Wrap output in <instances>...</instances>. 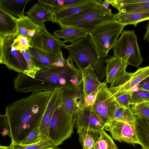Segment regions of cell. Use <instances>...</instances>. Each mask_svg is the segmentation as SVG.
<instances>
[{
	"label": "cell",
	"mask_w": 149,
	"mask_h": 149,
	"mask_svg": "<svg viewBox=\"0 0 149 149\" xmlns=\"http://www.w3.org/2000/svg\"><path fill=\"white\" fill-rule=\"evenodd\" d=\"M54 91L31 93L6 108L11 140L22 144L32 130L39 127Z\"/></svg>",
	"instance_id": "1"
},
{
	"label": "cell",
	"mask_w": 149,
	"mask_h": 149,
	"mask_svg": "<svg viewBox=\"0 0 149 149\" xmlns=\"http://www.w3.org/2000/svg\"><path fill=\"white\" fill-rule=\"evenodd\" d=\"M82 79L81 71L75 67L70 56L66 58L64 67L40 70L34 78L25 74L18 73L13 84L17 92L26 94L68 87L77 84Z\"/></svg>",
	"instance_id": "2"
},
{
	"label": "cell",
	"mask_w": 149,
	"mask_h": 149,
	"mask_svg": "<svg viewBox=\"0 0 149 149\" xmlns=\"http://www.w3.org/2000/svg\"><path fill=\"white\" fill-rule=\"evenodd\" d=\"M63 47L68 51L81 71L91 66L100 81L106 77V61L110 56L99 51L89 34L71 45L65 44Z\"/></svg>",
	"instance_id": "3"
},
{
	"label": "cell",
	"mask_w": 149,
	"mask_h": 149,
	"mask_svg": "<svg viewBox=\"0 0 149 149\" xmlns=\"http://www.w3.org/2000/svg\"><path fill=\"white\" fill-rule=\"evenodd\" d=\"M116 20V14L112 13L110 9L106 8L99 3L94 8L89 11L60 20L57 23L61 28L75 27L84 31L89 34L100 24Z\"/></svg>",
	"instance_id": "4"
},
{
	"label": "cell",
	"mask_w": 149,
	"mask_h": 149,
	"mask_svg": "<svg viewBox=\"0 0 149 149\" xmlns=\"http://www.w3.org/2000/svg\"><path fill=\"white\" fill-rule=\"evenodd\" d=\"M76 115L68 112L61 102L55 110L50 124L48 137L55 146H58L71 137Z\"/></svg>",
	"instance_id": "5"
},
{
	"label": "cell",
	"mask_w": 149,
	"mask_h": 149,
	"mask_svg": "<svg viewBox=\"0 0 149 149\" xmlns=\"http://www.w3.org/2000/svg\"><path fill=\"white\" fill-rule=\"evenodd\" d=\"M112 49L113 56L124 60L128 65L138 68L142 64L143 59L134 30L122 31Z\"/></svg>",
	"instance_id": "6"
},
{
	"label": "cell",
	"mask_w": 149,
	"mask_h": 149,
	"mask_svg": "<svg viewBox=\"0 0 149 149\" xmlns=\"http://www.w3.org/2000/svg\"><path fill=\"white\" fill-rule=\"evenodd\" d=\"M125 26L117 20L107 21L96 26L89 34L99 51L108 55Z\"/></svg>",
	"instance_id": "7"
},
{
	"label": "cell",
	"mask_w": 149,
	"mask_h": 149,
	"mask_svg": "<svg viewBox=\"0 0 149 149\" xmlns=\"http://www.w3.org/2000/svg\"><path fill=\"white\" fill-rule=\"evenodd\" d=\"M17 36L0 37V63L5 65L10 70L25 74L26 62L22 52L17 49L15 42Z\"/></svg>",
	"instance_id": "8"
},
{
	"label": "cell",
	"mask_w": 149,
	"mask_h": 149,
	"mask_svg": "<svg viewBox=\"0 0 149 149\" xmlns=\"http://www.w3.org/2000/svg\"><path fill=\"white\" fill-rule=\"evenodd\" d=\"M119 105L109 91L106 82L99 91L92 106L93 111L105 124L110 121Z\"/></svg>",
	"instance_id": "9"
},
{
	"label": "cell",
	"mask_w": 149,
	"mask_h": 149,
	"mask_svg": "<svg viewBox=\"0 0 149 149\" xmlns=\"http://www.w3.org/2000/svg\"><path fill=\"white\" fill-rule=\"evenodd\" d=\"M65 42L60 40L49 33L45 24L39 26L38 30L32 40L31 45L49 55H59L62 52Z\"/></svg>",
	"instance_id": "10"
},
{
	"label": "cell",
	"mask_w": 149,
	"mask_h": 149,
	"mask_svg": "<svg viewBox=\"0 0 149 149\" xmlns=\"http://www.w3.org/2000/svg\"><path fill=\"white\" fill-rule=\"evenodd\" d=\"M59 89L62 104L70 113L77 114L83 106L85 98L82 79L75 85Z\"/></svg>",
	"instance_id": "11"
},
{
	"label": "cell",
	"mask_w": 149,
	"mask_h": 149,
	"mask_svg": "<svg viewBox=\"0 0 149 149\" xmlns=\"http://www.w3.org/2000/svg\"><path fill=\"white\" fill-rule=\"evenodd\" d=\"M104 129L109 132L112 138L120 142L123 141L134 146L139 144L135 125L113 120L106 124Z\"/></svg>",
	"instance_id": "12"
},
{
	"label": "cell",
	"mask_w": 149,
	"mask_h": 149,
	"mask_svg": "<svg viewBox=\"0 0 149 149\" xmlns=\"http://www.w3.org/2000/svg\"><path fill=\"white\" fill-rule=\"evenodd\" d=\"M149 76V66L139 68L133 73L126 72L110 84L111 93L133 91L134 87Z\"/></svg>",
	"instance_id": "13"
},
{
	"label": "cell",
	"mask_w": 149,
	"mask_h": 149,
	"mask_svg": "<svg viewBox=\"0 0 149 149\" xmlns=\"http://www.w3.org/2000/svg\"><path fill=\"white\" fill-rule=\"evenodd\" d=\"M76 127L78 134L83 130H93L99 132L105 125L93 109L92 106H83L77 111Z\"/></svg>",
	"instance_id": "14"
},
{
	"label": "cell",
	"mask_w": 149,
	"mask_h": 149,
	"mask_svg": "<svg viewBox=\"0 0 149 149\" xmlns=\"http://www.w3.org/2000/svg\"><path fill=\"white\" fill-rule=\"evenodd\" d=\"M99 3L97 0H85L83 2L65 7L54 8L55 23L61 19L89 11Z\"/></svg>",
	"instance_id": "15"
},
{
	"label": "cell",
	"mask_w": 149,
	"mask_h": 149,
	"mask_svg": "<svg viewBox=\"0 0 149 149\" xmlns=\"http://www.w3.org/2000/svg\"><path fill=\"white\" fill-rule=\"evenodd\" d=\"M61 102L59 88L54 91L42 121L38 127L39 141L48 139L50 124L54 113Z\"/></svg>",
	"instance_id": "16"
},
{
	"label": "cell",
	"mask_w": 149,
	"mask_h": 149,
	"mask_svg": "<svg viewBox=\"0 0 149 149\" xmlns=\"http://www.w3.org/2000/svg\"><path fill=\"white\" fill-rule=\"evenodd\" d=\"M38 1L25 14L39 26L47 21L55 23L54 8L38 0Z\"/></svg>",
	"instance_id": "17"
},
{
	"label": "cell",
	"mask_w": 149,
	"mask_h": 149,
	"mask_svg": "<svg viewBox=\"0 0 149 149\" xmlns=\"http://www.w3.org/2000/svg\"><path fill=\"white\" fill-rule=\"evenodd\" d=\"M106 83L110 84L123 75L127 72L126 68L128 65L122 59L114 56H110L106 61Z\"/></svg>",
	"instance_id": "18"
},
{
	"label": "cell",
	"mask_w": 149,
	"mask_h": 149,
	"mask_svg": "<svg viewBox=\"0 0 149 149\" xmlns=\"http://www.w3.org/2000/svg\"><path fill=\"white\" fill-rule=\"evenodd\" d=\"M30 56L36 65L40 70L55 67L59 55H49L33 47L28 49Z\"/></svg>",
	"instance_id": "19"
},
{
	"label": "cell",
	"mask_w": 149,
	"mask_h": 149,
	"mask_svg": "<svg viewBox=\"0 0 149 149\" xmlns=\"http://www.w3.org/2000/svg\"><path fill=\"white\" fill-rule=\"evenodd\" d=\"M82 73L83 91L85 97L100 90L104 82L100 81L94 69L91 66L81 71Z\"/></svg>",
	"instance_id": "20"
},
{
	"label": "cell",
	"mask_w": 149,
	"mask_h": 149,
	"mask_svg": "<svg viewBox=\"0 0 149 149\" xmlns=\"http://www.w3.org/2000/svg\"><path fill=\"white\" fill-rule=\"evenodd\" d=\"M18 30L17 18L0 8V37L18 35Z\"/></svg>",
	"instance_id": "21"
},
{
	"label": "cell",
	"mask_w": 149,
	"mask_h": 149,
	"mask_svg": "<svg viewBox=\"0 0 149 149\" xmlns=\"http://www.w3.org/2000/svg\"><path fill=\"white\" fill-rule=\"evenodd\" d=\"M30 0H1L0 8L12 16L20 19L24 16V10Z\"/></svg>",
	"instance_id": "22"
},
{
	"label": "cell",
	"mask_w": 149,
	"mask_h": 149,
	"mask_svg": "<svg viewBox=\"0 0 149 149\" xmlns=\"http://www.w3.org/2000/svg\"><path fill=\"white\" fill-rule=\"evenodd\" d=\"M135 126L139 144L143 149H149V119L135 116Z\"/></svg>",
	"instance_id": "23"
},
{
	"label": "cell",
	"mask_w": 149,
	"mask_h": 149,
	"mask_svg": "<svg viewBox=\"0 0 149 149\" xmlns=\"http://www.w3.org/2000/svg\"><path fill=\"white\" fill-rule=\"evenodd\" d=\"M18 24V35L27 37L30 44L36 34L39 26L27 16L24 15L20 19L17 18Z\"/></svg>",
	"instance_id": "24"
},
{
	"label": "cell",
	"mask_w": 149,
	"mask_h": 149,
	"mask_svg": "<svg viewBox=\"0 0 149 149\" xmlns=\"http://www.w3.org/2000/svg\"><path fill=\"white\" fill-rule=\"evenodd\" d=\"M54 33L57 38L63 39L65 42H70L72 44L88 34L84 31L73 27L62 28L55 31Z\"/></svg>",
	"instance_id": "25"
},
{
	"label": "cell",
	"mask_w": 149,
	"mask_h": 149,
	"mask_svg": "<svg viewBox=\"0 0 149 149\" xmlns=\"http://www.w3.org/2000/svg\"><path fill=\"white\" fill-rule=\"evenodd\" d=\"M116 20L126 26L132 24L136 27L139 22L149 19V13H127L119 12L116 14Z\"/></svg>",
	"instance_id": "26"
},
{
	"label": "cell",
	"mask_w": 149,
	"mask_h": 149,
	"mask_svg": "<svg viewBox=\"0 0 149 149\" xmlns=\"http://www.w3.org/2000/svg\"><path fill=\"white\" fill-rule=\"evenodd\" d=\"M9 147L10 149H55L58 147L48 139L42 140L36 143L27 145L19 143L11 140Z\"/></svg>",
	"instance_id": "27"
},
{
	"label": "cell",
	"mask_w": 149,
	"mask_h": 149,
	"mask_svg": "<svg viewBox=\"0 0 149 149\" xmlns=\"http://www.w3.org/2000/svg\"><path fill=\"white\" fill-rule=\"evenodd\" d=\"M79 141L83 146L82 149H93L98 137L99 132L84 130L79 132Z\"/></svg>",
	"instance_id": "28"
},
{
	"label": "cell",
	"mask_w": 149,
	"mask_h": 149,
	"mask_svg": "<svg viewBox=\"0 0 149 149\" xmlns=\"http://www.w3.org/2000/svg\"><path fill=\"white\" fill-rule=\"evenodd\" d=\"M135 119L136 118L132 113L130 108H126L119 105L116 108L111 121H122L135 125Z\"/></svg>",
	"instance_id": "29"
},
{
	"label": "cell",
	"mask_w": 149,
	"mask_h": 149,
	"mask_svg": "<svg viewBox=\"0 0 149 149\" xmlns=\"http://www.w3.org/2000/svg\"><path fill=\"white\" fill-rule=\"evenodd\" d=\"M99 133V136L93 149H118L113 139L104 129Z\"/></svg>",
	"instance_id": "30"
},
{
	"label": "cell",
	"mask_w": 149,
	"mask_h": 149,
	"mask_svg": "<svg viewBox=\"0 0 149 149\" xmlns=\"http://www.w3.org/2000/svg\"><path fill=\"white\" fill-rule=\"evenodd\" d=\"M115 8L119 12L125 13H149V0L141 3L119 6Z\"/></svg>",
	"instance_id": "31"
},
{
	"label": "cell",
	"mask_w": 149,
	"mask_h": 149,
	"mask_svg": "<svg viewBox=\"0 0 149 149\" xmlns=\"http://www.w3.org/2000/svg\"><path fill=\"white\" fill-rule=\"evenodd\" d=\"M132 91L111 93L114 100L120 106L130 108Z\"/></svg>",
	"instance_id": "32"
},
{
	"label": "cell",
	"mask_w": 149,
	"mask_h": 149,
	"mask_svg": "<svg viewBox=\"0 0 149 149\" xmlns=\"http://www.w3.org/2000/svg\"><path fill=\"white\" fill-rule=\"evenodd\" d=\"M21 52L27 63V71L25 74L31 78H34L36 73L40 69L35 65L28 49L22 50Z\"/></svg>",
	"instance_id": "33"
},
{
	"label": "cell",
	"mask_w": 149,
	"mask_h": 149,
	"mask_svg": "<svg viewBox=\"0 0 149 149\" xmlns=\"http://www.w3.org/2000/svg\"><path fill=\"white\" fill-rule=\"evenodd\" d=\"M133 114L135 116L149 119V102L132 105L130 107Z\"/></svg>",
	"instance_id": "34"
},
{
	"label": "cell",
	"mask_w": 149,
	"mask_h": 149,
	"mask_svg": "<svg viewBox=\"0 0 149 149\" xmlns=\"http://www.w3.org/2000/svg\"><path fill=\"white\" fill-rule=\"evenodd\" d=\"M149 102V91L143 90L132 91L131 105Z\"/></svg>",
	"instance_id": "35"
},
{
	"label": "cell",
	"mask_w": 149,
	"mask_h": 149,
	"mask_svg": "<svg viewBox=\"0 0 149 149\" xmlns=\"http://www.w3.org/2000/svg\"><path fill=\"white\" fill-rule=\"evenodd\" d=\"M53 8L65 7L83 2L85 0H38Z\"/></svg>",
	"instance_id": "36"
},
{
	"label": "cell",
	"mask_w": 149,
	"mask_h": 149,
	"mask_svg": "<svg viewBox=\"0 0 149 149\" xmlns=\"http://www.w3.org/2000/svg\"><path fill=\"white\" fill-rule=\"evenodd\" d=\"M15 42L17 49L21 52L22 50L29 49L31 45L27 37L20 35H17L15 40Z\"/></svg>",
	"instance_id": "37"
},
{
	"label": "cell",
	"mask_w": 149,
	"mask_h": 149,
	"mask_svg": "<svg viewBox=\"0 0 149 149\" xmlns=\"http://www.w3.org/2000/svg\"><path fill=\"white\" fill-rule=\"evenodd\" d=\"M39 141V128L37 127L32 130L22 144L30 145L36 143Z\"/></svg>",
	"instance_id": "38"
},
{
	"label": "cell",
	"mask_w": 149,
	"mask_h": 149,
	"mask_svg": "<svg viewBox=\"0 0 149 149\" xmlns=\"http://www.w3.org/2000/svg\"><path fill=\"white\" fill-rule=\"evenodd\" d=\"M0 132L3 136L8 135L10 132L9 126L5 114L0 115Z\"/></svg>",
	"instance_id": "39"
},
{
	"label": "cell",
	"mask_w": 149,
	"mask_h": 149,
	"mask_svg": "<svg viewBox=\"0 0 149 149\" xmlns=\"http://www.w3.org/2000/svg\"><path fill=\"white\" fill-rule=\"evenodd\" d=\"M99 90H98L88 95L85 97L83 106L86 107L93 105Z\"/></svg>",
	"instance_id": "40"
},
{
	"label": "cell",
	"mask_w": 149,
	"mask_h": 149,
	"mask_svg": "<svg viewBox=\"0 0 149 149\" xmlns=\"http://www.w3.org/2000/svg\"><path fill=\"white\" fill-rule=\"evenodd\" d=\"M139 90L149 91V76L144 79L136 86V91Z\"/></svg>",
	"instance_id": "41"
},
{
	"label": "cell",
	"mask_w": 149,
	"mask_h": 149,
	"mask_svg": "<svg viewBox=\"0 0 149 149\" xmlns=\"http://www.w3.org/2000/svg\"><path fill=\"white\" fill-rule=\"evenodd\" d=\"M143 39L144 40H147L149 43V19L148 25L146 27V31L143 37Z\"/></svg>",
	"instance_id": "42"
},
{
	"label": "cell",
	"mask_w": 149,
	"mask_h": 149,
	"mask_svg": "<svg viewBox=\"0 0 149 149\" xmlns=\"http://www.w3.org/2000/svg\"><path fill=\"white\" fill-rule=\"evenodd\" d=\"M98 1L99 3L102 4L105 8H109V4H110L109 0H104L102 2H99Z\"/></svg>",
	"instance_id": "43"
},
{
	"label": "cell",
	"mask_w": 149,
	"mask_h": 149,
	"mask_svg": "<svg viewBox=\"0 0 149 149\" xmlns=\"http://www.w3.org/2000/svg\"><path fill=\"white\" fill-rule=\"evenodd\" d=\"M0 149H10L9 146H3L1 145L0 146Z\"/></svg>",
	"instance_id": "44"
},
{
	"label": "cell",
	"mask_w": 149,
	"mask_h": 149,
	"mask_svg": "<svg viewBox=\"0 0 149 149\" xmlns=\"http://www.w3.org/2000/svg\"><path fill=\"white\" fill-rule=\"evenodd\" d=\"M55 149H62L59 148H58V147H57L56 148H55Z\"/></svg>",
	"instance_id": "45"
},
{
	"label": "cell",
	"mask_w": 149,
	"mask_h": 149,
	"mask_svg": "<svg viewBox=\"0 0 149 149\" xmlns=\"http://www.w3.org/2000/svg\"><path fill=\"white\" fill-rule=\"evenodd\" d=\"M141 149H143L141 148Z\"/></svg>",
	"instance_id": "46"
},
{
	"label": "cell",
	"mask_w": 149,
	"mask_h": 149,
	"mask_svg": "<svg viewBox=\"0 0 149 149\" xmlns=\"http://www.w3.org/2000/svg\"></svg>",
	"instance_id": "47"
}]
</instances>
